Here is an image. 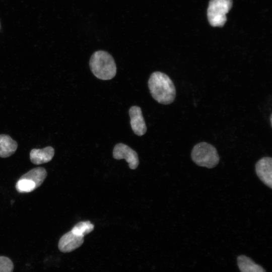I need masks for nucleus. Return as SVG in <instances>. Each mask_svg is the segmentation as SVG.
I'll use <instances>...</instances> for the list:
<instances>
[{
  "mask_svg": "<svg viewBox=\"0 0 272 272\" xmlns=\"http://www.w3.org/2000/svg\"><path fill=\"white\" fill-rule=\"evenodd\" d=\"M148 85L152 97L158 103L168 105L174 101L175 87L166 74L159 71L153 72L149 79Z\"/></svg>",
  "mask_w": 272,
  "mask_h": 272,
  "instance_id": "1",
  "label": "nucleus"
},
{
  "mask_svg": "<svg viewBox=\"0 0 272 272\" xmlns=\"http://www.w3.org/2000/svg\"><path fill=\"white\" fill-rule=\"evenodd\" d=\"M89 65L93 75L100 80H111L116 74L113 57L104 50H98L93 53L90 59Z\"/></svg>",
  "mask_w": 272,
  "mask_h": 272,
  "instance_id": "2",
  "label": "nucleus"
},
{
  "mask_svg": "<svg viewBox=\"0 0 272 272\" xmlns=\"http://www.w3.org/2000/svg\"><path fill=\"white\" fill-rule=\"evenodd\" d=\"M191 158L197 165L209 169L216 167L220 160L216 148L205 142L194 146L191 152Z\"/></svg>",
  "mask_w": 272,
  "mask_h": 272,
  "instance_id": "3",
  "label": "nucleus"
},
{
  "mask_svg": "<svg viewBox=\"0 0 272 272\" xmlns=\"http://www.w3.org/2000/svg\"><path fill=\"white\" fill-rule=\"evenodd\" d=\"M232 6V0H210L207 17L213 27H222L227 21L226 15Z\"/></svg>",
  "mask_w": 272,
  "mask_h": 272,
  "instance_id": "4",
  "label": "nucleus"
},
{
  "mask_svg": "<svg viewBox=\"0 0 272 272\" xmlns=\"http://www.w3.org/2000/svg\"><path fill=\"white\" fill-rule=\"evenodd\" d=\"M113 156L114 159L117 160L124 159L131 169H136L139 164L137 152L124 144L119 143L115 146Z\"/></svg>",
  "mask_w": 272,
  "mask_h": 272,
  "instance_id": "5",
  "label": "nucleus"
},
{
  "mask_svg": "<svg viewBox=\"0 0 272 272\" xmlns=\"http://www.w3.org/2000/svg\"><path fill=\"white\" fill-rule=\"evenodd\" d=\"M255 172L259 179L267 186L272 188V158L264 157L255 165Z\"/></svg>",
  "mask_w": 272,
  "mask_h": 272,
  "instance_id": "6",
  "label": "nucleus"
},
{
  "mask_svg": "<svg viewBox=\"0 0 272 272\" xmlns=\"http://www.w3.org/2000/svg\"><path fill=\"white\" fill-rule=\"evenodd\" d=\"M130 125L134 133L142 136L147 131V126L143 116L141 108L138 106H132L129 109Z\"/></svg>",
  "mask_w": 272,
  "mask_h": 272,
  "instance_id": "7",
  "label": "nucleus"
},
{
  "mask_svg": "<svg viewBox=\"0 0 272 272\" xmlns=\"http://www.w3.org/2000/svg\"><path fill=\"white\" fill-rule=\"evenodd\" d=\"M83 242L84 237L70 231L64 234L59 239L58 248L62 252H70L81 246Z\"/></svg>",
  "mask_w": 272,
  "mask_h": 272,
  "instance_id": "8",
  "label": "nucleus"
},
{
  "mask_svg": "<svg viewBox=\"0 0 272 272\" xmlns=\"http://www.w3.org/2000/svg\"><path fill=\"white\" fill-rule=\"evenodd\" d=\"M54 155V150L51 146L43 149H33L30 153V159L32 163L39 165L50 161Z\"/></svg>",
  "mask_w": 272,
  "mask_h": 272,
  "instance_id": "9",
  "label": "nucleus"
},
{
  "mask_svg": "<svg viewBox=\"0 0 272 272\" xmlns=\"http://www.w3.org/2000/svg\"><path fill=\"white\" fill-rule=\"evenodd\" d=\"M17 143L7 134H0V157L7 158L15 153Z\"/></svg>",
  "mask_w": 272,
  "mask_h": 272,
  "instance_id": "10",
  "label": "nucleus"
},
{
  "mask_svg": "<svg viewBox=\"0 0 272 272\" xmlns=\"http://www.w3.org/2000/svg\"><path fill=\"white\" fill-rule=\"evenodd\" d=\"M237 261L241 272H266L261 265L244 255L238 256Z\"/></svg>",
  "mask_w": 272,
  "mask_h": 272,
  "instance_id": "11",
  "label": "nucleus"
},
{
  "mask_svg": "<svg viewBox=\"0 0 272 272\" xmlns=\"http://www.w3.org/2000/svg\"><path fill=\"white\" fill-rule=\"evenodd\" d=\"M47 176L46 170L43 167L32 169L20 178L29 179L34 182L36 188L39 187Z\"/></svg>",
  "mask_w": 272,
  "mask_h": 272,
  "instance_id": "12",
  "label": "nucleus"
},
{
  "mask_svg": "<svg viewBox=\"0 0 272 272\" xmlns=\"http://www.w3.org/2000/svg\"><path fill=\"white\" fill-rule=\"evenodd\" d=\"M94 226L90 221H82L77 223L71 230L74 234L84 237L85 235L92 232Z\"/></svg>",
  "mask_w": 272,
  "mask_h": 272,
  "instance_id": "13",
  "label": "nucleus"
},
{
  "mask_svg": "<svg viewBox=\"0 0 272 272\" xmlns=\"http://www.w3.org/2000/svg\"><path fill=\"white\" fill-rule=\"evenodd\" d=\"M36 188L32 181L25 178H20L16 184V189L20 193L30 192Z\"/></svg>",
  "mask_w": 272,
  "mask_h": 272,
  "instance_id": "14",
  "label": "nucleus"
},
{
  "mask_svg": "<svg viewBox=\"0 0 272 272\" xmlns=\"http://www.w3.org/2000/svg\"><path fill=\"white\" fill-rule=\"evenodd\" d=\"M14 264L8 257L0 256V272H13Z\"/></svg>",
  "mask_w": 272,
  "mask_h": 272,
  "instance_id": "15",
  "label": "nucleus"
}]
</instances>
